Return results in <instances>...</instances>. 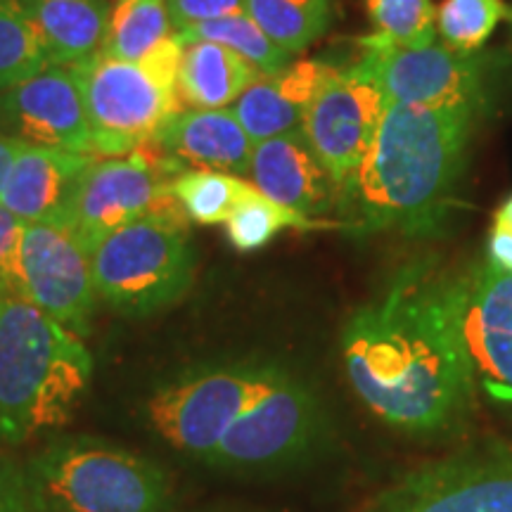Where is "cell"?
Instances as JSON below:
<instances>
[{"instance_id":"obj_1","label":"cell","mask_w":512,"mask_h":512,"mask_svg":"<svg viewBox=\"0 0 512 512\" xmlns=\"http://www.w3.org/2000/svg\"><path fill=\"white\" fill-rule=\"evenodd\" d=\"M143 418L176 453L233 475L299 470L335 439L316 387L264 356L178 370L147 394Z\"/></svg>"},{"instance_id":"obj_2","label":"cell","mask_w":512,"mask_h":512,"mask_svg":"<svg viewBox=\"0 0 512 512\" xmlns=\"http://www.w3.org/2000/svg\"><path fill=\"white\" fill-rule=\"evenodd\" d=\"M342 363L358 401L415 437L456 427L475 399L444 273L425 264L403 268L377 302L347 320Z\"/></svg>"},{"instance_id":"obj_3","label":"cell","mask_w":512,"mask_h":512,"mask_svg":"<svg viewBox=\"0 0 512 512\" xmlns=\"http://www.w3.org/2000/svg\"><path fill=\"white\" fill-rule=\"evenodd\" d=\"M479 112L387 102L368 155L339 195L347 228L437 235L456 202Z\"/></svg>"},{"instance_id":"obj_4","label":"cell","mask_w":512,"mask_h":512,"mask_svg":"<svg viewBox=\"0 0 512 512\" xmlns=\"http://www.w3.org/2000/svg\"><path fill=\"white\" fill-rule=\"evenodd\" d=\"M93 380V356L12 285H0V444L60 430Z\"/></svg>"},{"instance_id":"obj_5","label":"cell","mask_w":512,"mask_h":512,"mask_svg":"<svg viewBox=\"0 0 512 512\" xmlns=\"http://www.w3.org/2000/svg\"><path fill=\"white\" fill-rule=\"evenodd\" d=\"M22 470L31 512H176L164 465L88 434L50 437Z\"/></svg>"},{"instance_id":"obj_6","label":"cell","mask_w":512,"mask_h":512,"mask_svg":"<svg viewBox=\"0 0 512 512\" xmlns=\"http://www.w3.org/2000/svg\"><path fill=\"white\" fill-rule=\"evenodd\" d=\"M183 43L176 34L140 60L98 55L74 67L93 131L95 157H124L150 145L166 121L181 112L178 67Z\"/></svg>"},{"instance_id":"obj_7","label":"cell","mask_w":512,"mask_h":512,"mask_svg":"<svg viewBox=\"0 0 512 512\" xmlns=\"http://www.w3.org/2000/svg\"><path fill=\"white\" fill-rule=\"evenodd\" d=\"M98 299L124 316H152L181 302L195 283V249L183 219L145 216L91 249Z\"/></svg>"},{"instance_id":"obj_8","label":"cell","mask_w":512,"mask_h":512,"mask_svg":"<svg viewBox=\"0 0 512 512\" xmlns=\"http://www.w3.org/2000/svg\"><path fill=\"white\" fill-rule=\"evenodd\" d=\"M174 171L181 174L185 166L164 152L162 157L147 155L143 147L124 157H95L76 181L57 223L72 230L91 252L112 230L145 216L185 221L188 216L171 190L174 178H166Z\"/></svg>"},{"instance_id":"obj_9","label":"cell","mask_w":512,"mask_h":512,"mask_svg":"<svg viewBox=\"0 0 512 512\" xmlns=\"http://www.w3.org/2000/svg\"><path fill=\"white\" fill-rule=\"evenodd\" d=\"M363 512H512V444L470 446L415 467Z\"/></svg>"},{"instance_id":"obj_10","label":"cell","mask_w":512,"mask_h":512,"mask_svg":"<svg viewBox=\"0 0 512 512\" xmlns=\"http://www.w3.org/2000/svg\"><path fill=\"white\" fill-rule=\"evenodd\" d=\"M358 64L377 81L387 102L411 107H482L486 98V60L456 53L444 43L403 48L370 34L363 38Z\"/></svg>"},{"instance_id":"obj_11","label":"cell","mask_w":512,"mask_h":512,"mask_svg":"<svg viewBox=\"0 0 512 512\" xmlns=\"http://www.w3.org/2000/svg\"><path fill=\"white\" fill-rule=\"evenodd\" d=\"M477 389L512 413V275L489 264L444 273Z\"/></svg>"},{"instance_id":"obj_12","label":"cell","mask_w":512,"mask_h":512,"mask_svg":"<svg viewBox=\"0 0 512 512\" xmlns=\"http://www.w3.org/2000/svg\"><path fill=\"white\" fill-rule=\"evenodd\" d=\"M384 110L387 98L382 88L358 62L332 67L313 95L302 133L335 181L339 195L368 155Z\"/></svg>"},{"instance_id":"obj_13","label":"cell","mask_w":512,"mask_h":512,"mask_svg":"<svg viewBox=\"0 0 512 512\" xmlns=\"http://www.w3.org/2000/svg\"><path fill=\"white\" fill-rule=\"evenodd\" d=\"M22 292L81 339L91 335L98 304L91 252L60 223H27L22 240Z\"/></svg>"},{"instance_id":"obj_14","label":"cell","mask_w":512,"mask_h":512,"mask_svg":"<svg viewBox=\"0 0 512 512\" xmlns=\"http://www.w3.org/2000/svg\"><path fill=\"white\" fill-rule=\"evenodd\" d=\"M0 136L95 157L93 131L74 69L53 64L0 91Z\"/></svg>"},{"instance_id":"obj_15","label":"cell","mask_w":512,"mask_h":512,"mask_svg":"<svg viewBox=\"0 0 512 512\" xmlns=\"http://www.w3.org/2000/svg\"><path fill=\"white\" fill-rule=\"evenodd\" d=\"M249 183L268 200L306 219L337 209L339 190L320 159L313 155L304 133H290L254 145Z\"/></svg>"},{"instance_id":"obj_16","label":"cell","mask_w":512,"mask_h":512,"mask_svg":"<svg viewBox=\"0 0 512 512\" xmlns=\"http://www.w3.org/2000/svg\"><path fill=\"white\" fill-rule=\"evenodd\" d=\"M332 67L335 64L323 60H299L273 74H261L230 105V110L254 145L261 140L302 133L313 95Z\"/></svg>"},{"instance_id":"obj_17","label":"cell","mask_w":512,"mask_h":512,"mask_svg":"<svg viewBox=\"0 0 512 512\" xmlns=\"http://www.w3.org/2000/svg\"><path fill=\"white\" fill-rule=\"evenodd\" d=\"M157 150L190 169H211L233 176H249L254 140L233 110H181L152 140Z\"/></svg>"},{"instance_id":"obj_18","label":"cell","mask_w":512,"mask_h":512,"mask_svg":"<svg viewBox=\"0 0 512 512\" xmlns=\"http://www.w3.org/2000/svg\"><path fill=\"white\" fill-rule=\"evenodd\" d=\"M93 159L57 147L27 145L12 164L0 204L24 223H57L76 181Z\"/></svg>"},{"instance_id":"obj_19","label":"cell","mask_w":512,"mask_h":512,"mask_svg":"<svg viewBox=\"0 0 512 512\" xmlns=\"http://www.w3.org/2000/svg\"><path fill=\"white\" fill-rule=\"evenodd\" d=\"M27 12L55 67H81L102 53L112 8L107 0H12Z\"/></svg>"},{"instance_id":"obj_20","label":"cell","mask_w":512,"mask_h":512,"mask_svg":"<svg viewBox=\"0 0 512 512\" xmlns=\"http://www.w3.org/2000/svg\"><path fill=\"white\" fill-rule=\"evenodd\" d=\"M259 69L214 41L183 43L178 95L197 110H226L259 79Z\"/></svg>"},{"instance_id":"obj_21","label":"cell","mask_w":512,"mask_h":512,"mask_svg":"<svg viewBox=\"0 0 512 512\" xmlns=\"http://www.w3.org/2000/svg\"><path fill=\"white\" fill-rule=\"evenodd\" d=\"M245 15L287 55L304 53L330 29L332 0H245Z\"/></svg>"},{"instance_id":"obj_22","label":"cell","mask_w":512,"mask_h":512,"mask_svg":"<svg viewBox=\"0 0 512 512\" xmlns=\"http://www.w3.org/2000/svg\"><path fill=\"white\" fill-rule=\"evenodd\" d=\"M174 197L190 221L200 226L226 223L254 185L242 176L211 169H185L171 181Z\"/></svg>"},{"instance_id":"obj_23","label":"cell","mask_w":512,"mask_h":512,"mask_svg":"<svg viewBox=\"0 0 512 512\" xmlns=\"http://www.w3.org/2000/svg\"><path fill=\"white\" fill-rule=\"evenodd\" d=\"M166 36H171L166 0H117L100 55L128 62L140 60Z\"/></svg>"},{"instance_id":"obj_24","label":"cell","mask_w":512,"mask_h":512,"mask_svg":"<svg viewBox=\"0 0 512 512\" xmlns=\"http://www.w3.org/2000/svg\"><path fill=\"white\" fill-rule=\"evenodd\" d=\"M174 34L181 43H219V46L233 50V53H238L242 60H247L252 67L259 69V74H273L292 62V55H287L285 50L275 46L271 38L259 29V24L247 15L211 19V22L185 27L181 31H174Z\"/></svg>"},{"instance_id":"obj_25","label":"cell","mask_w":512,"mask_h":512,"mask_svg":"<svg viewBox=\"0 0 512 512\" xmlns=\"http://www.w3.org/2000/svg\"><path fill=\"white\" fill-rule=\"evenodd\" d=\"M53 67L41 34L27 12L12 0H0V91Z\"/></svg>"},{"instance_id":"obj_26","label":"cell","mask_w":512,"mask_h":512,"mask_svg":"<svg viewBox=\"0 0 512 512\" xmlns=\"http://www.w3.org/2000/svg\"><path fill=\"white\" fill-rule=\"evenodd\" d=\"M320 226H325V223L306 219L297 211L280 207L278 202L268 200L264 192L254 188L230 214V219L226 221V233L230 245L238 249V252H256V249L266 247L280 230H309Z\"/></svg>"},{"instance_id":"obj_27","label":"cell","mask_w":512,"mask_h":512,"mask_svg":"<svg viewBox=\"0 0 512 512\" xmlns=\"http://www.w3.org/2000/svg\"><path fill=\"white\" fill-rule=\"evenodd\" d=\"M508 15L503 0H444L437 10V36L456 53L472 55Z\"/></svg>"},{"instance_id":"obj_28","label":"cell","mask_w":512,"mask_h":512,"mask_svg":"<svg viewBox=\"0 0 512 512\" xmlns=\"http://www.w3.org/2000/svg\"><path fill=\"white\" fill-rule=\"evenodd\" d=\"M373 34L403 48L437 41V10L432 0H366Z\"/></svg>"},{"instance_id":"obj_29","label":"cell","mask_w":512,"mask_h":512,"mask_svg":"<svg viewBox=\"0 0 512 512\" xmlns=\"http://www.w3.org/2000/svg\"><path fill=\"white\" fill-rule=\"evenodd\" d=\"M171 29L181 31L211 19L245 15V0H166Z\"/></svg>"},{"instance_id":"obj_30","label":"cell","mask_w":512,"mask_h":512,"mask_svg":"<svg viewBox=\"0 0 512 512\" xmlns=\"http://www.w3.org/2000/svg\"><path fill=\"white\" fill-rule=\"evenodd\" d=\"M24 223L0 204V285L22 290V240Z\"/></svg>"},{"instance_id":"obj_31","label":"cell","mask_w":512,"mask_h":512,"mask_svg":"<svg viewBox=\"0 0 512 512\" xmlns=\"http://www.w3.org/2000/svg\"><path fill=\"white\" fill-rule=\"evenodd\" d=\"M0 512H31L22 463L0 448Z\"/></svg>"},{"instance_id":"obj_32","label":"cell","mask_w":512,"mask_h":512,"mask_svg":"<svg viewBox=\"0 0 512 512\" xmlns=\"http://www.w3.org/2000/svg\"><path fill=\"white\" fill-rule=\"evenodd\" d=\"M486 261L498 271L512 275V230L494 223L486 242Z\"/></svg>"},{"instance_id":"obj_33","label":"cell","mask_w":512,"mask_h":512,"mask_svg":"<svg viewBox=\"0 0 512 512\" xmlns=\"http://www.w3.org/2000/svg\"><path fill=\"white\" fill-rule=\"evenodd\" d=\"M27 145L29 143H22V140H17V138L0 136V192H3L5 183H8L12 164L17 162V157L22 155V150Z\"/></svg>"},{"instance_id":"obj_34","label":"cell","mask_w":512,"mask_h":512,"mask_svg":"<svg viewBox=\"0 0 512 512\" xmlns=\"http://www.w3.org/2000/svg\"><path fill=\"white\" fill-rule=\"evenodd\" d=\"M494 223H501V226H505V228H510V230H512V195L508 197V200H505V202L501 204V209L496 211Z\"/></svg>"},{"instance_id":"obj_35","label":"cell","mask_w":512,"mask_h":512,"mask_svg":"<svg viewBox=\"0 0 512 512\" xmlns=\"http://www.w3.org/2000/svg\"><path fill=\"white\" fill-rule=\"evenodd\" d=\"M508 19H510V27H512V8H510V15H508Z\"/></svg>"}]
</instances>
